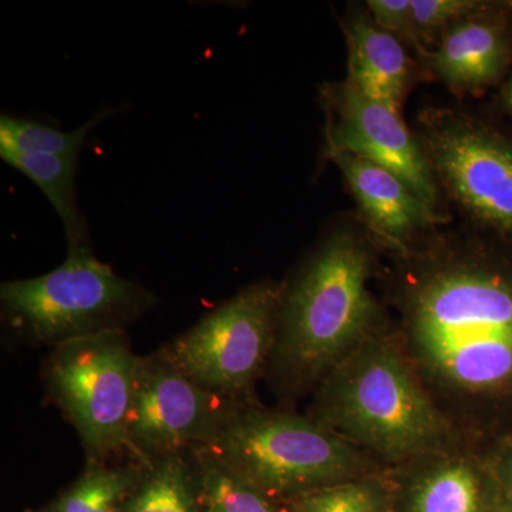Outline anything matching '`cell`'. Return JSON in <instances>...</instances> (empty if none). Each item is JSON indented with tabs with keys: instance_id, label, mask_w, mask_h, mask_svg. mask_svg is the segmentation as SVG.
<instances>
[{
	"instance_id": "obj_1",
	"label": "cell",
	"mask_w": 512,
	"mask_h": 512,
	"mask_svg": "<svg viewBox=\"0 0 512 512\" xmlns=\"http://www.w3.org/2000/svg\"><path fill=\"white\" fill-rule=\"evenodd\" d=\"M487 245L437 255L407 298L421 355L439 375L471 390L512 379V258Z\"/></svg>"
},
{
	"instance_id": "obj_2",
	"label": "cell",
	"mask_w": 512,
	"mask_h": 512,
	"mask_svg": "<svg viewBox=\"0 0 512 512\" xmlns=\"http://www.w3.org/2000/svg\"><path fill=\"white\" fill-rule=\"evenodd\" d=\"M372 248L363 235L339 229L309 259L279 308V352L301 379H315L360 348L377 316L367 288Z\"/></svg>"
},
{
	"instance_id": "obj_3",
	"label": "cell",
	"mask_w": 512,
	"mask_h": 512,
	"mask_svg": "<svg viewBox=\"0 0 512 512\" xmlns=\"http://www.w3.org/2000/svg\"><path fill=\"white\" fill-rule=\"evenodd\" d=\"M208 440L212 463L261 493H311L362 466L345 440L291 414H245Z\"/></svg>"
},
{
	"instance_id": "obj_4",
	"label": "cell",
	"mask_w": 512,
	"mask_h": 512,
	"mask_svg": "<svg viewBox=\"0 0 512 512\" xmlns=\"http://www.w3.org/2000/svg\"><path fill=\"white\" fill-rule=\"evenodd\" d=\"M362 348L329 384L330 423L389 457L423 450L440 433L436 410L394 350L372 343Z\"/></svg>"
},
{
	"instance_id": "obj_5",
	"label": "cell",
	"mask_w": 512,
	"mask_h": 512,
	"mask_svg": "<svg viewBox=\"0 0 512 512\" xmlns=\"http://www.w3.org/2000/svg\"><path fill=\"white\" fill-rule=\"evenodd\" d=\"M441 191L478 231L512 242V138L463 111H423L414 131Z\"/></svg>"
},
{
	"instance_id": "obj_6",
	"label": "cell",
	"mask_w": 512,
	"mask_h": 512,
	"mask_svg": "<svg viewBox=\"0 0 512 512\" xmlns=\"http://www.w3.org/2000/svg\"><path fill=\"white\" fill-rule=\"evenodd\" d=\"M0 296L37 338L59 342L110 329L109 323L144 302L140 289L97 261L89 247L70 249L66 262L49 274L6 282Z\"/></svg>"
},
{
	"instance_id": "obj_7",
	"label": "cell",
	"mask_w": 512,
	"mask_h": 512,
	"mask_svg": "<svg viewBox=\"0 0 512 512\" xmlns=\"http://www.w3.org/2000/svg\"><path fill=\"white\" fill-rule=\"evenodd\" d=\"M140 359L120 330L104 329L60 342L50 386L84 443L106 453L128 441V416Z\"/></svg>"
},
{
	"instance_id": "obj_8",
	"label": "cell",
	"mask_w": 512,
	"mask_h": 512,
	"mask_svg": "<svg viewBox=\"0 0 512 512\" xmlns=\"http://www.w3.org/2000/svg\"><path fill=\"white\" fill-rule=\"evenodd\" d=\"M281 295L272 284L249 286L178 339L171 360L204 389H245L271 349Z\"/></svg>"
},
{
	"instance_id": "obj_9",
	"label": "cell",
	"mask_w": 512,
	"mask_h": 512,
	"mask_svg": "<svg viewBox=\"0 0 512 512\" xmlns=\"http://www.w3.org/2000/svg\"><path fill=\"white\" fill-rule=\"evenodd\" d=\"M322 100L328 114L326 156L343 153L372 161L402 178L431 210L440 212L439 185L402 114L369 99L346 80L326 84Z\"/></svg>"
},
{
	"instance_id": "obj_10",
	"label": "cell",
	"mask_w": 512,
	"mask_h": 512,
	"mask_svg": "<svg viewBox=\"0 0 512 512\" xmlns=\"http://www.w3.org/2000/svg\"><path fill=\"white\" fill-rule=\"evenodd\" d=\"M217 429L215 402L207 389L173 360L140 359L128 441L150 453H165L191 440L210 439Z\"/></svg>"
},
{
	"instance_id": "obj_11",
	"label": "cell",
	"mask_w": 512,
	"mask_h": 512,
	"mask_svg": "<svg viewBox=\"0 0 512 512\" xmlns=\"http://www.w3.org/2000/svg\"><path fill=\"white\" fill-rule=\"evenodd\" d=\"M511 13L508 2H485L448 29L436 49L421 55L430 72L458 94L494 86L512 62Z\"/></svg>"
},
{
	"instance_id": "obj_12",
	"label": "cell",
	"mask_w": 512,
	"mask_h": 512,
	"mask_svg": "<svg viewBox=\"0 0 512 512\" xmlns=\"http://www.w3.org/2000/svg\"><path fill=\"white\" fill-rule=\"evenodd\" d=\"M328 157L342 171L367 229L390 248L406 251L419 232L443 224V215L392 171L350 154Z\"/></svg>"
},
{
	"instance_id": "obj_13",
	"label": "cell",
	"mask_w": 512,
	"mask_h": 512,
	"mask_svg": "<svg viewBox=\"0 0 512 512\" xmlns=\"http://www.w3.org/2000/svg\"><path fill=\"white\" fill-rule=\"evenodd\" d=\"M345 33L349 50L346 82L402 114L413 76V63L403 43L376 26L366 13L350 16Z\"/></svg>"
},
{
	"instance_id": "obj_14",
	"label": "cell",
	"mask_w": 512,
	"mask_h": 512,
	"mask_svg": "<svg viewBox=\"0 0 512 512\" xmlns=\"http://www.w3.org/2000/svg\"><path fill=\"white\" fill-rule=\"evenodd\" d=\"M0 157L42 190L63 222L70 249L87 247V227L76 202L77 157L0 150Z\"/></svg>"
},
{
	"instance_id": "obj_15",
	"label": "cell",
	"mask_w": 512,
	"mask_h": 512,
	"mask_svg": "<svg viewBox=\"0 0 512 512\" xmlns=\"http://www.w3.org/2000/svg\"><path fill=\"white\" fill-rule=\"evenodd\" d=\"M109 111L97 114L84 123L82 127L72 131H60L16 117H0V150L16 151L25 154H52V156L79 158L86 138L101 119Z\"/></svg>"
},
{
	"instance_id": "obj_16",
	"label": "cell",
	"mask_w": 512,
	"mask_h": 512,
	"mask_svg": "<svg viewBox=\"0 0 512 512\" xmlns=\"http://www.w3.org/2000/svg\"><path fill=\"white\" fill-rule=\"evenodd\" d=\"M476 474L463 464L439 468L424 478L414 495L413 512H480Z\"/></svg>"
},
{
	"instance_id": "obj_17",
	"label": "cell",
	"mask_w": 512,
	"mask_h": 512,
	"mask_svg": "<svg viewBox=\"0 0 512 512\" xmlns=\"http://www.w3.org/2000/svg\"><path fill=\"white\" fill-rule=\"evenodd\" d=\"M133 483V471L93 468L63 495L56 512H119Z\"/></svg>"
},
{
	"instance_id": "obj_18",
	"label": "cell",
	"mask_w": 512,
	"mask_h": 512,
	"mask_svg": "<svg viewBox=\"0 0 512 512\" xmlns=\"http://www.w3.org/2000/svg\"><path fill=\"white\" fill-rule=\"evenodd\" d=\"M126 512H195L190 483L183 464H160L127 504Z\"/></svg>"
},
{
	"instance_id": "obj_19",
	"label": "cell",
	"mask_w": 512,
	"mask_h": 512,
	"mask_svg": "<svg viewBox=\"0 0 512 512\" xmlns=\"http://www.w3.org/2000/svg\"><path fill=\"white\" fill-rule=\"evenodd\" d=\"M485 5L480 0H412L413 32L416 50L429 52L441 36L461 20Z\"/></svg>"
},
{
	"instance_id": "obj_20",
	"label": "cell",
	"mask_w": 512,
	"mask_h": 512,
	"mask_svg": "<svg viewBox=\"0 0 512 512\" xmlns=\"http://www.w3.org/2000/svg\"><path fill=\"white\" fill-rule=\"evenodd\" d=\"M208 466L204 481L208 512H275L261 491L212 461Z\"/></svg>"
},
{
	"instance_id": "obj_21",
	"label": "cell",
	"mask_w": 512,
	"mask_h": 512,
	"mask_svg": "<svg viewBox=\"0 0 512 512\" xmlns=\"http://www.w3.org/2000/svg\"><path fill=\"white\" fill-rule=\"evenodd\" d=\"M299 512H382L379 495L363 484H336L311 491Z\"/></svg>"
},
{
	"instance_id": "obj_22",
	"label": "cell",
	"mask_w": 512,
	"mask_h": 512,
	"mask_svg": "<svg viewBox=\"0 0 512 512\" xmlns=\"http://www.w3.org/2000/svg\"><path fill=\"white\" fill-rule=\"evenodd\" d=\"M366 5L376 26L416 49L412 0H369Z\"/></svg>"
},
{
	"instance_id": "obj_23",
	"label": "cell",
	"mask_w": 512,
	"mask_h": 512,
	"mask_svg": "<svg viewBox=\"0 0 512 512\" xmlns=\"http://www.w3.org/2000/svg\"><path fill=\"white\" fill-rule=\"evenodd\" d=\"M501 101H503L505 111L512 116V72L507 82L504 84L503 93H501Z\"/></svg>"
},
{
	"instance_id": "obj_24",
	"label": "cell",
	"mask_w": 512,
	"mask_h": 512,
	"mask_svg": "<svg viewBox=\"0 0 512 512\" xmlns=\"http://www.w3.org/2000/svg\"><path fill=\"white\" fill-rule=\"evenodd\" d=\"M508 3H510V6H511V8H512V2H508Z\"/></svg>"
},
{
	"instance_id": "obj_25",
	"label": "cell",
	"mask_w": 512,
	"mask_h": 512,
	"mask_svg": "<svg viewBox=\"0 0 512 512\" xmlns=\"http://www.w3.org/2000/svg\"><path fill=\"white\" fill-rule=\"evenodd\" d=\"M511 491H512V481H511Z\"/></svg>"
}]
</instances>
